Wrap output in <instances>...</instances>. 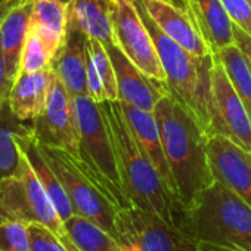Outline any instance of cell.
Returning a JSON list of instances; mask_svg holds the SVG:
<instances>
[{
  "label": "cell",
  "instance_id": "cell-19",
  "mask_svg": "<svg viewBox=\"0 0 251 251\" xmlns=\"http://www.w3.org/2000/svg\"><path fill=\"white\" fill-rule=\"evenodd\" d=\"M70 3L62 0H34L30 27L43 42L50 58L62 48L68 33Z\"/></svg>",
  "mask_w": 251,
  "mask_h": 251
},
{
  "label": "cell",
  "instance_id": "cell-33",
  "mask_svg": "<svg viewBox=\"0 0 251 251\" xmlns=\"http://www.w3.org/2000/svg\"><path fill=\"white\" fill-rule=\"evenodd\" d=\"M30 2V0H0V25L9 17V14L18 6Z\"/></svg>",
  "mask_w": 251,
  "mask_h": 251
},
{
  "label": "cell",
  "instance_id": "cell-2",
  "mask_svg": "<svg viewBox=\"0 0 251 251\" xmlns=\"http://www.w3.org/2000/svg\"><path fill=\"white\" fill-rule=\"evenodd\" d=\"M155 117L177 200L188 208L200 192L216 182L207 152L208 135L170 89L158 100Z\"/></svg>",
  "mask_w": 251,
  "mask_h": 251
},
{
  "label": "cell",
  "instance_id": "cell-6",
  "mask_svg": "<svg viewBox=\"0 0 251 251\" xmlns=\"http://www.w3.org/2000/svg\"><path fill=\"white\" fill-rule=\"evenodd\" d=\"M3 222L42 225L52 230L68 251H78L65 229L64 220L24 154L20 175L0 182V223Z\"/></svg>",
  "mask_w": 251,
  "mask_h": 251
},
{
  "label": "cell",
  "instance_id": "cell-31",
  "mask_svg": "<svg viewBox=\"0 0 251 251\" xmlns=\"http://www.w3.org/2000/svg\"><path fill=\"white\" fill-rule=\"evenodd\" d=\"M12 80L9 78L3 50H2V43H0V100H3L9 96L11 87H12Z\"/></svg>",
  "mask_w": 251,
  "mask_h": 251
},
{
  "label": "cell",
  "instance_id": "cell-29",
  "mask_svg": "<svg viewBox=\"0 0 251 251\" xmlns=\"http://www.w3.org/2000/svg\"><path fill=\"white\" fill-rule=\"evenodd\" d=\"M30 236H31V251H68L61 239L48 227L30 223Z\"/></svg>",
  "mask_w": 251,
  "mask_h": 251
},
{
  "label": "cell",
  "instance_id": "cell-37",
  "mask_svg": "<svg viewBox=\"0 0 251 251\" xmlns=\"http://www.w3.org/2000/svg\"><path fill=\"white\" fill-rule=\"evenodd\" d=\"M117 251H123V248H121V247H120V248H118V250H117Z\"/></svg>",
  "mask_w": 251,
  "mask_h": 251
},
{
  "label": "cell",
  "instance_id": "cell-10",
  "mask_svg": "<svg viewBox=\"0 0 251 251\" xmlns=\"http://www.w3.org/2000/svg\"><path fill=\"white\" fill-rule=\"evenodd\" d=\"M207 135L226 136L251 152V117L217 58L211 73V112Z\"/></svg>",
  "mask_w": 251,
  "mask_h": 251
},
{
  "label": "cell",
  "instance_id": "cell-36",
  "mask_svg": "<svg viewBox=\"0 0 251 251\" xmlns=\"http://www.w3.org/2000/svg\"><path fill=\"white\" fill-rule=\"evenodd\" d=\"M62 2H65V3H70V2H71V0H62Z\"/></svg>",
  "mask_w": 251,
  "mask_h": 251
},
{
  "label": "cell",
  "instance_id": "cell-9",
  "mask_svg": "<svg viewBox=\"0 0 251 251\" xmlns=\"http://www.w3.org/2000/svg\"><path fill=\"white\" fill-rule=\"evenodd\" d=\"M109 18L115 43L124 55L148 77L167 81L138 0H109Z\"/></svg>",
  "mask_w": 251,
  "mask_h": 251
},
{
  "label": "cell",
  "instance_id": "cell-34",
  "mask_svg": "<svg viewBox=\"0 0 251 251\" xmlns=\"http://www.w3.org/2000/svg\"><path fill=\"white\" fill-rule=\"evenodd\" d=\"M198 251H235V250H230V248H226V247H220V245H216V244L201 242L200 241Z\"/></svg>",
  "mask_w": 251,
  "mask_h": 251
},
{
  "label": "cell",
  "instance_id": "cell-20",
  "mask_svg": "<svg viewBox=\"0 0 251 251\" xmlns=\"http://www.w3.org/2000/svg\"><path fill=\"white\" fill-rule=\"evenodd\" d=\"M188 9L213 53L236 43L233 23L220 0H188Z\"/></svg>",
  "mask_w": 251,
  "mask_h": 251
},
{
  "label": "cell",
  "instance_id": "cell-17",
  "mask_svg": "<svg viewBox=\"0 0 251 251\" xmlns=\"http://www.w3.org/2000/svg\"><path fill=\"white\" fill-rule=\"evenodd\" d=\"M53 78L55 73L52 68L34 74H18L11 87L8 99L12 111L21 121H33L42 114L48 103Z\"/></svg>",
  "mask_w": 251,
  "mask_h": 251
},
{
  "label": "cell",
  "instance_id": "cell-38",
  "mask_svg": "<svg viewBox=\"0 0 251 251\" xmlns=\"http://www.w3.org/2000/svg\"><path fill=\"white\" fill-rule=\"evenodd\" d=\"M248 2H250V3H251V0H248Z\"/></svg>",
  "mask_w": 251,
  "mask_h": 251
},
{
  "label": "cell",
  "instance_id": "cell-18",
  "mask_svg": "<svg viewBox=\"0 0 251 251\" xmlns=\"http://www.w3.org/2000/svg\"><path fill=\"white\" fill-rule=\"evenodd\" d=\"M15 141H17L20 150L23 151V154L30 161L31 167L34 169L39 180L42 182L45 191L48 192L49 198L52 200L58 214L65 222L67 219H70L74 214L71 201H70V198H68V195H67L61 180L58 179V176L55 175V172L50 167L49 161L43 155V152L40 150V145H39L36 136L33 135L31 126H30L28 130H25L23 133H18L15 136Z\"/></svg>",
  "mask_w": 251,
  "mask_h": 251
},
{
  "label": "cell",
  "instance_id": "cell-25",
  "mask_svg": "<svg viewBox=\"0 0 251 251\" xmlns=\"http://www.w3.org/2000/svg\"><path fill=\"white\" fill-rule=\"evenodd\" d=\"M214 58L223 65L233 89L244 102L250 117H251V65L241 50V48L233 43L214 53Z\"/></svg>",
  "mask_w": 251,
  "mask_h": 251
},
{
  "label": "cell",
  "instance_id": "cell-27",
  "mask_svg": "<svg viewBox=\"0 0 251 251\" xmlns=\"http://www.w3.org/2000/svg\"><path fill=\"white\" fill-rule=\"evenodd\" d=\"M50 64H52V58H50L48 49L45 48L43 42L36 34V31L30 27L28 36L25 40V46L23 50V56H21L20 73L34 74V73L50 68Z\"/></svg>",
  "mask_w": 251,
  "mask_h": 251
},
{
  "label": "cell",
  "instance_id": "cell-21",
  "mask_svg": "<svg viewBox=\"0 0 251 251\" xmlns=\"http://www.w3.org/2000/svg\"><path fill=\"white\" fill-rule=\"evenodd\" d=\"M33 2L34 0H30V2L14 9L3 21V24L0 25V43H2L8 74L12 83L20 74L21 56L31 24Z\"/></svg>",
  "mask_w": 251,
  "mask_h": 251
},
{
  "label": "cell",
  "instance_id": "cell-24",
  "mask_svg": "<svg viewBox=\"0 0 251 251\" xmlns=\"http://www.w3.org/2000/svg\"><path fill=\"white\" fill-rule=\"evenodd\" d=\"M65 229L78 251H117L118 241L96 222L73 214L64 222Z\"/></svg>",
  "mask_w": 251,
  "mask_h": 251
},
{
  "label": "cell",
  "instance_id": "cell-26",
  "mask_svg": "<svg viewBox=\"0 0 251 251\" xmlns=\"http://www.w3.org/2000/svg\"><path fill=\"white\" fill-rule=\"evenodd\" d=\"M87 50H89V55L95 64V68H96V71L102 80L106 100H109V102L118 100L117 77H115L112 61H111L105 46L99 40L87 37Z\"/></svg>",
  "mask_w": 251,
  "mask_h": 251
},
{
  "label": "cell",
  "instance_id": "cell-28",
  "mask_svg": "<svg viewBox=\"0 0 251 251\" xmlns=\"http://www.w3.org/2000/svg\"><path fill=\"white\" fill-rule=\"evenodd\" d=\"M0 251H31V236L28 223H0Z\"/></svg>",
  "mask_w": 251,
  "mask_h": 251
},
{
  "label": "cell",
  "instance_id": "cell-5",
  "mask_svg": "<svg viewBox=\"0 0 251 251\" xmlns=\"http://www.w3.org/2000/svg\"><path fill=\"white\" fill-rule=\"evenodd\" d=\"M39 145L61 180L74 214L96 222L117 239V217L123 208L108 185L80 157L59 148Z\"/></svg>",
  "mask_w": 251,
  "mask_h": 251
},
{
  "label": "cell",
  "instance_id": "cell-11",
  "mask_svg": "<svg viewBox=\"0 0 251 251\" xmlns=\"http://www.w3.org/2000/svg\"><path fill=\"white\" fill-rule=\"evenodd\" d=\"M31 129L39 144L59 148L78 157L80 135L73 108V98L56 74L50 86L48 103L42 114L31 121Z\"/></svg>",
  "mask_w": 251,
  "mask_h": 251
},
{
  "label": "cell",
  "instance_id": "cell-7",
  "mask_svg": "<svg viewBox=\"0 0 251 251\" xmlns=\"http://www.w3.org/2000/svg\"><path fill=\"white\" fill-rule=\"evenodd\" d=\"M73 108L80 135L78 157L108 185L121 208L130 207L123 191L114 144L99 103L83 95L73 98Z\"/></svg>",
  "mask_w": 251,
  "mask_h": 251
},
{
  "label": "cell",
  "instance_id": "cell-13",
  "mask_svg": "<svg viewBox=\"0 0 251 251\" xmlns=\"http://www.w3.org/2000/svg\"><path fill=\"white\" fill-rule=\"evenodd\" d=\"M105 49L114 65L118 87V100L142 111L155 112L158 100L169 92L167 81H158L142 73L124 55L117 43H109L105 46Z\"/></svg>",
  "mask_w": 251,
  "mask_h": 251
},
{
  "label": "cell",
  "instance_id": "cell-16",
  "mask_svg": "<svg viewBox=\"0 0 251 251\" xmlns=\"http://www.w3.org/2000/svg\"><path fill=\"white\" fill-rule=\"evenodd\" d=\"M118 102H120L121 111L126 117V121H127V124L130 126V130H132L133 136L136 138L138 144L145 151V154L150 157V160L152 161V164L161 175L163 180L170 188V191L176 195V188H175L173 176H172V172H170V167H169V163L166 158L155 112L138 109V108L126 103V102H121V100H118Z\"/></svg>",
  "mask_w": 251,
  "mask_h": 251
},
{
  "label": "cell",
  "instance_id": "cell-15",
  "mask_svg": "<svg viewBox=\"0 0 251 251\" xmlns=\"http://www.w3.org/2000/svg\"><path fill=\"white\" fill-rule=\"evenodd\" d=\"M50 68L71 98L87 95V36L81 30L68 27L67 39Z\"/></svg>",
  "mask_w": 251,
  "mask_h": 251
},
{
  "label": "cell",
  "instance_id": "cell-8",
  "mask_svg": "<svg viewBox=\"0 0 251 251\" xmlns=\"http://www.w3.org/2000/svg\"><path fill=\"white\" fill-rule=\"evenodd\" d=\"M117 241L123 251H198L200 247L188 232L135 205L120 210Z\"/></svg>",
  "mask_w": 251,
  "mask_h": 251
},
{
  "label": "cell",
  "instance_id": "cell-32",
  "mask_svg": "<svg viewBox=\"0 0 251 251\" xmlns=\"http://www.w3.org/2000/svg\"><path fill=\"white\" fill-rule=\"evenodd\" d=\"M233 36H235L236 45L241 48V50L244 52V55L247 56V59L251 65V36H248L245 31H242L236 25H233Z\"/></svg>",
  "mask_w": 251,
  "mask_h": 251
},
{
  "label": "cell",
  "instance_id": "cell-30",
  "mask_svg": "<svg viewBox=\"0 0 251 251\" xmlns=\"http://www.w3.org/2000/svg\"><path fill=\"white\" fill-rule=\"evenodd\" d=\"M233 25L251 36V3L248 0H220Z\"/></svg>",
  "mask_w": 251,
  "mask_h": 251
},
{
  "label": "cell",
  "instance_id": "cell-14",
  "mask_svg": "<svg viewBox=\"0 0 251 251\" xmlns=\"http://www.w3.org/2000/svg\"><path fill=\"white\" fill-rule=\"evenodd\" d=\"M139 2L155 25L183 49L200 58L214 55L204 40L189 9L170 0H139Z\"/></svg>",
  "mask_w": 251,
  "mask_h": 251
},
{
  "label": "cell",
  "instance_id": "cell-1",
  "mask_svg": "<svg viewBox=\"0 0 251 251\" xmlns=\"http://www.w3.org/2000/svg\"><path fill=\"white\" fill-rule=\"evenodd\" d=\"M99 106L114 144L123 191L130 204L185 230L186 208L170 191L150 157L138 144L130 126L126 121L120 102L105 100Z\"/></svg>",
  "mask_w": 251,
  "mask_h": 251
},
{
  "label": "cell",
  "instance_id": "cell-35",
  "mask_svg": "<svg viewBox=\"0 0 251 251\" xmlns=\"http://www.w3.org/2000/svg\"><path fill=\"white\" fill-rule=\"evenodd\" d=\"M170 2H173V3H176V5L188 9V0H170Z\"/></svg>",
  "mask_w": 251,
  "mask_h": 251
},
{
  "label": "cell",
  "instance_id": "cell-3",
  "mask_svg": "<svg viewBox=\"0 0 251 251\" xmlns=\"http://www.w3.org/2000/svg\"><path fill=\"white\" fill-rule=\"evenodd\" d=\"M185 230L201 242L251 251V207L216 180L186 208Z\"/></svg>",
  "mask_w": 251,
  "mask_h": 251
},
{
  "label": "cell",
  "instance_id": "cell-23",
  "mask_svg": "<svg viewBox=\"0 0 251 251\" xmlns=\"http://www.w3.org/2000/svg\"><path fill=\"white\" fill-rule=\"evenodd\" d=\"M28 129L30 126H25L12 111L9 99L0 100V182L20 175L23 152L15 136Z\"/></svg>",
  "mask_w": 251,
  "mask_h": 251
},
{
  "label": "cell",
  "instance_id": "cell-22",
  "mask_svg": "<svg viewBox=\"0 0 251 251\" xmlns=\"http://www.w3.org/2000/svg\"><path fill=\"white\" fill-rule=\"evenodd\" d=\"M68 27L81 30L103 46L115 43L109 18V0H71Z\"/></svg>",
  "mask_w": 251,
  "mask_h": 251
},
{
  "label": "cell",
  "instance_id": "cell-4",
  "mask_svg": "<svg viewBox=\"0 0 251 251\" xmlns=\"http://www.w3.org/2000/svg\"><path fill=\"white\" fill-rule=\"evenodd\" d=\"M142 18L152 36L158 58L167 77L170 92L185 103L197 120L201 123L205 132L210 126L211 112V73L214 65V55L195 56L180 45L166 36L138 0Z\"/></svg>",
  "mask_w": 251,
  "mask_h": 251
},
{
  "label": "cell",
  "instance_id": "cell-12",
  "mask_svg": "<svg viewBox=\"0 0 251 251\" xmlns=\"http://www.w3.org/2000/svg\"><path fill=\"white\" fill-rule=\"evenodd\" d=\"M207 152L214 179L251 207V152L222 135L208 136Z\"/></svg>",
  "mask_w": 251,
  "mask_h": 251
}]
</instances>
